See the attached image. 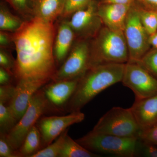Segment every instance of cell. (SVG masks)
<instances>
[{"label": "cell", "instance_id": "cell-1", "mask_svg": "<svg viewBox=\"0 0 157 157\" xmlns=\"http://www.w3.org/2000/svg\"><path fill=\"white\" fill-rule=\"evenodd\" d=\"M56 35L53 22L36 16L24 21L13 33L17 57L13 72L16 82L46 85L52 81L57 70L54 54Z\"/></svg>", "mask_w": 157, "mask_h": 157}, {"label": "cell", "instance_id": "cell-2", "mask_svg": "<svg viewBox=\"0 0 157 157\" xmlns=\"http://www.w3.org/2000/svg\"><path fill=\"white\" fill-rule=\"evenodd\" d=\"M125 65V63H107L91 68L80 78L65 111L70 113L80 111L98 94L121 82Z\"/></svg>", "mask_w": 157, "mask_h": 157}, {"label": "cell", "instance_id": "cell-3", "mask_svg": "<svg viewBox=\"0 0 157 157\" xmlns=\"http://www.w3.org/2000/svg\"><path fill=\"white\" fill-rule=\"evenodd\" d=\"M90 41L92 67L107 63H126L128 50L123 31L104 25Z\"/></svg>", "mask_w": 157, "mask_h": 157}, {"label": "cell", "instance_id": "cell-4", "mask_svg": "<svg viewBox=\"0 0 157 157\" xmlns=\"http://www.w3.org/2000/svg\"><path fill=\"white\" fill-rule=\"evenodd\" d=\"M138 140V137H119L90 131L76 140L93 153L133 157L136 155Z\"/></svg>", "mask_w": 157, "mask_h": 157}, {"label": "cell", "instance_id": "cell-5", "mask_svg": "<svg viewBox=\"0 0 157 157\" xmlns=\"http://www.w3.org/2000/svg\"><path fill=\"white\" fill-rule=\"evenodd\" d=\"M141 130L129 108L113 107L100 119L91 131L119 137H138Z\"/></svg>", "mask_w": 157, "mask_h": 157}, {"label": "cell", "instance_id": "cell-6", "mask_svg": "<svg viewBox=\"0 0 157 157\" xmlns=\"http://www.w3.org/2000/svg\"><path fill=\"white\" fill-rule=\"evenodd\" d=\"M50 112L42 88L34 94L27 109L10 132L5 135L6 139L13 149L17 151L26 136L40 117Z\"/></svg>", "mask_w": 157, "mask_h": 157}, {"label": "cell", "instance_id": "cell-7", "mask_svg": "<svg viewBox=\"0 0 157 157\" xmlns=\"http://www.w3.org/2000/svg\"><path fill=\"white\" fill-rule=\"evenodd\" d=\"M92 67L90 39H78L52 81L81 78Z\"/></svg>", "mask_w": 157, "mask_h": 157}, {"label": "cell", "instance_id": "cell-8", "mask_svg": "<svg viewBox=\"0 0 157 157\" xmlns=\"http://www.w3.org/2000/svg\"><path fill=\"white\" fill-rule=\"evenodd\" d=\"M124 34L128 50V62L137 63L151 49L150 36L144 28L135 2L127 15Z\"/></svg>", "mask_w": 157, "mask_h": 157}, {"label": "cell", "instance_id": "cell-9", "mask_svg": "<svg viewBox=\"0 0 157 157\" xmlns=\"http://www.w3.org/2000/svg\"><path fill=\"white\" fill-rule=\"evenodd\" d=\"M121 82L133 92L135 100L157 94V78L137 63H125Z\"/></svg>", "mask_w": 157, "mask_h": 157}, {"label": "cell", "instance_id": "cell-10", "mask_svg": "<svg viewBox=\"0 0 157 157\" xmlns=\"http://www.w3.org/2000/svg\"><path fill=\"white\" fill-rule=\"evenodd\" d=\"M98 2L91 0L87 6L71 15L68 21L78 39H91L103 26L98 14Z\"/></svg>", "mask_w": 157, "mask_h": 157}, {"label": "cell", "instance_id": "cell-11", "mask_svg": "<svg viewBox=\"0 0 157 157\" xmlns=\"http://www.w3.org/2000/svg\"><path fill=\"white\" fill-rule=\"evenodd\" d=\"M84 118V113L80 111L70 113L67 115L40 117L36 125L41 134L42 149L52 143L70 126L82 121Z\"/></svg>", "mask_w": 157, "mask_h": 157}, {"label": "cell", "instance_id": "cell-12", "mask_svg": "<svg viewBox=\"0 0 157 157\" xmlns=\"http://www.w3.org/2000/svg\"><path fill=\"white\" fill-rule=\"evenodd\" d=\"M80 78L51 81L42 87L50 112L65 111Z\"/></svg>", "mask_w": 157, "mask_h": 157}, {"label": "cell", "instance_id": "cell-13", "mask_svg": "<svg viewBox=\"0 0 157 157\" xmlns=\"http://www.w3.org/2000/svg\"><path fill=\"white\" fill-rule=\"evenodd\" d=\"M45 85L40 82H16L14 95L8 105L18 121L27 109L34 94Z\"/></svg>", "mask_w": 157, "mask_h": 157}, {"label": "cell", "instance_id": "cell-14", "mask_svg": "<svg viewBox=\"0 0 157 157\" xmlns=\"http://www.w3.org/2000/svg\"><path fill=\"white\" fill-rule=\"evenodd\" d=\"M131 6L98 2V12L103 25L114 30L123 31Z\"/></svg>", "mask_w": 157, "mask_h": 157}, {"label": "cell", "instance_id": "cell-15", "mask_svg": "<svg viewBox=\"0 0 157 157\" xmlns=\"http://www.w3.org/2000/svg\"><path fill=\"white\" fill-rule=\"evenodd\" d=\"M129 109L141 130L151 126L157 123V94L135 100Z\"/></svg>", "mask_w": 157, "mask_h": 157}, {"label": "cell", "instance_id": "cell-16", "mask_svg": "<svg viewBox=\"0 0 157 157\" xmlns=\"http://www.w3.org/2000/svg\"><path fill=\"white\" fill-rule=\"evenodd\" d=\"M76 36L68 21H64L59 26L56 35L54 54L56 65L62 64L70 53L74 44Z\"/></svg>", "mask_w": 157, "mask_h": 157}, {"label": "cell", "instance_id": "cell-17", "mask_svg": "<svg viewBox=\"0 0 157 157\" xmlns=\"http://www.w3.org/2000/svg\"><path fill=\"white\" fill-rule=\"evenodd\" d=\"M66 0H34V16L53 22L63 14Z\"/></svg>", "mask_w": 157, "mask_h": 157}, {"label": "cell", "instance_id": "cell-18", "mask_svg": "<svg viewBox=\"0 0 157 157\" xmlns=\"http://www.w3.org/2000/svg\"><path fill=\"white\" fill-rule=\"evenodd\" d=\"M42 149L41 134L36 124L31 129L17 150L19 157H31Z\"/></svg>", "mask_w": 157, "mask_h": 157}, {"label": "cell", "instance_id": "cell-19", "mask_svg": "<svg viewBox=\"0 0 157 157\" xmlns=\"http://www.w3.org/2000/svg\"><path fill=\"white\" fill-rule=\"evenodd\" d=\"M99 155L90 151L73 140L68 134L66 138L59 157H97Z\"/></svg>", "mask_w": 157, "mask_h": 157}, {"label": "cell", "instance_id": "cell-20", "mask_svg": "<svg viewBox=\"0 0 157 157\" xmlns=\"http://www.w3.org/2000/svg\"><path fill=\"white\" fill-rule=\"evenodd\" d=\"M24 21L14 15L6 6L1 4L0 9V29L1 31L14 33L21 26Z\"/></svg>", "mask_w": 157, "mask_h": 157}, {"label": "cell", "instance_id": "cell-21", "mask_svg": "<svg viewBox=\"0 0 157 157\" xmlns=\"http://www.w3.org/2000/svg\"><path fill=\"white\" fill-rule=\"evenodd\" d=\"M140 21L144 28L150 36L157 32V14L145 9L135 1Z\"/></svg>", "mask_w": 157, "mask_h": 157}, {"label": "cell", "instance_id": "cell-22", "mask_svg": "<svg viewBox=\"0 0 157 157\" xmlns=\"http://www.w3.org/2000/svg\"><path fill=\"white\" fill-rule=\"evenodd\" d=\"M17 122L8 105L0 102V134H8Z\"/></svg>", "mask_w": 157, "mask_h": 157}, {"label": "cell", "instance_id": "cell-23", "mask_svg": "<svg viewBox=\"0 0 157 157\" xmlns=\"http://www.w3.org/2000/svg\"><path fill=\"white\" fill-rule=\"evenodd\" d=\"M68 131V129H67L57 138L55 141L40 150L31 157H59Z\"/></svg>", "mask_w": 157, "mask_h": 157}, {"label": "cell", "instance_id": "cell-24", "mask_svg": "<svg viewBox=\"0 0 157 157\" xmlns=\"http://www.w3.org/2000/svg\"><path fill=\"white\" fill-rule=\"evenodd\" d=\"M137 63L157 78V48H151Z\"/></svg>", "mask_w": 157, "mask_h": 157}, {"label": "cell", "instance_id": "cell-25", "mask_svg": "<svg viewBox=\"0 0 157 157\" xmlns=\"http://www.w3.org/2000/svg\"><path fill=\"white\" fill-rule=\"evenodd\" d=\"M15 11L24 17H34V0H6Z\"/></svg>", "mask_w": 157, "mask_h": 157}, {"label": "cell", "instance_id": "cell-26", "mask_svg": "<svg viewBox=\"0 0 157 157\" xmlns=\"http://www.w3.org/2000/svg\"><path fill=\"white\" fill-rule=\"evenodd\" d=\"M91 0H66L64 9L61 16L67 17L78 10L87 6Z\"/></svg>", "mask_w": 157, "mask_h": 157}, {"label": "cell", "instance_id": "cell-27", "mask_svg": "<svg viewBox=\"0 0 157 157\" xmlns=\"http://www.w3.org/2000/svg\"><path fill=\"white\" fill-rule=\"evenodd\" d=\"M138 138L143 142L157 146V123L151 126L141 130Z\"/></svg>", "mask_w": 157, "mask_h": 157}, {"label": "cell", "instance_id": "cell-28", "mask_svg": "<svg viewBox=\"0 0 157 157\" xmlns=\"http://www.w3.org/2000/svg\"><path fill=\"white\" fill-rule=\"evenodd\" d=\"M138 155L144 157H157V146L138 140L136 155Z\"/></svg>", "mask_w": 157, "mask_h": 157}, {"label": "cell", "instance_id": "cell-29", "mask_svg": "<svg viewBox=\"0 0 157 157\" xmlns=\"http://www.w3.org/2000/svg\"><path fill=\"white\" fill-rule=\"evenodd\" d=\"M0 157H19L17 151L11 147L6 139L5 135H0Z\"/></svg>", "mask_w": 157, "mask_h": 157}, {"label": "cell", "instance_id": "cell-30", "mask_svg": "<svg viewBox=\"0 0 157 157\" xmlns=\"http://www.w3.org/2000/svg\"><path fill=\"white\" fill-rule=\"evenodd\" d=\"M15 86L12 84L1 85L0 102L8 105L13 98L15 93Z\"/></svg>", "mask_w": 157, "mask_h": 157}, {"label": "cell", "instance_id": "cell-31", "mask_svg": "<svg viewBox=\"0 0 157 157\" xmlns=\"http://www.w3.org/2000/svg\"><path fill=\"white\" fill-rule=\"evenodd\" d=\"M0 65L1 67L12 72L15 65L14 59L9 52L2 48L0 51Z\"/></svg>", "mask_w": 157, "mask_h": 157}, {"label": "cell", "instance_id": "cell-32", "mask_svg": "<svg viewBox=\"0 0 157 157\" xmlns=\"http://www.w3.org/2000/svg\"><path fill=\"white\" fill-rule=\"evenodd\" d=\"M14 73L11 71L6 70L5 68L0 67V84L6 85L12 84Z\"/></svg>", "mask_w": 157, "mask_h": 157}, {"label": "cell", "instance_id": "cell-33", "mask_svg": "<svg viewBox=\"0 0 157 157\" xmlns=\"http://www.w3.org/2000/svg\"><path fill=\"white\" fill-rule=\"evenodd\" d=\"M11 42L13 43L12 35H10L6 31H1L0 33V45L1 48L9 47Z\"/></svg>", "mask_w": 157, "mask_h": 157}, {"label": "cell", "instance_id": "cell-34", "mask_svg": "<svg viewBox=\"0 0 157 157\" xmlns=\"http://www.w3.org/2000/svg\"><path fill=\"white\" fill-rule=\"evenodd\" d=\"M136 2L145 9L157 14V0H136Z\"/></svg>", "mask_w": 157, "mask_h": 157}, {"label": "cell", "instance_id": "cell-35", "mask_svg": "<svg viewBox=\"0 0 157 157\" xmlns=\"http://www.w3.org/2000/svg\"><path fill=\"white\" fill-rule=\"evenodd\" d=\"M136 0H101L99 3L103 4H115L132 6Z\"/></svg>", "mask_w": 157, "mask_h": 157}, {"label": "cell", "instance_id": "cell-36", "mask_svg": "<svg viewBox=\"0 0 157 157\" xmlns=\"http://www.w3.org/2000/svg\"><path fill=\"white\" fill-rule=\"evenodd\" d=\"M149 43L152 48H157V32L150 36Z\"/></svg>", "mask_w": 157, "mask_h": 157}]
</instances>
